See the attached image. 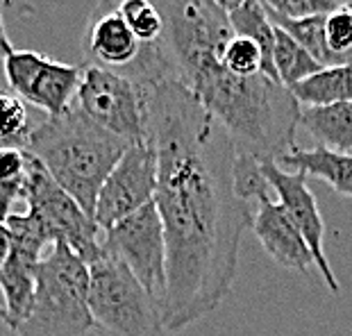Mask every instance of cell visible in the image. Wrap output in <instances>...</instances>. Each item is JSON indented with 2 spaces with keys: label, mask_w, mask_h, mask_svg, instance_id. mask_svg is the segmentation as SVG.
I'll return each instance as SVG.
<instances>
[{
  "label": "cell",
  "mask_w": 352,
  "mask_h": 336,
  "mask_svg": "<svg viewBox=\"0 0 352 336\" xmlns=\"http://www.w3.org/2000/svg\"><path fill=\"white\" fill-rule=\"evenodd\" d=\"M127 76V73H125ZM148 144L157 153L155 205L166 236V332L198 323L223 304L254 207L234 189V148L200 100L170 76L141 78Z\"/></svg>",
  "instance_id": "1"
},
{
  "label": "cell",
  "mask_w": 352,
  "mask_h": 336,
  "mask_svg": "<svg viewBox=\"0 0 352 336\" xmlns=\"http://www.w3.org/2000/svg\"><path fill=\"white\" fill-rule=\"evenodd\" d=\"M179 82L228 134L234 155L277 161L296 146L300 102L287 87L264 73L239 78L232 76L221 59H209Z\"/></svg>",
  "instance_id": "2"
},
{
  "label": "cell",
  "mask_w": 352,
  "mask_h": 336,
  "mask_svg": "<svg viewBox=\"0 0 352 336\" xmlns=\"http://www.w3.org/2000/svg\"><path fill=\"white\" fill-rule=\"evenodd\" d=\"M130 144L102 130L80 109L46 116L30 134L28 148L62 189L94 216L100 186Z\"/></svg>",
  "instance_id": "3"
},
{
  "label": "cell",
  "mask_w": 352,
  "mask_h": 336,
  "mask_svg": "<svg viewBox=\"0 0 352 336\" xmlns=\"http://www.w3.org/2000/svg\"><path fill=\"white\" fill-rule=\"evenodd\" d=\"M91 330L89 264L57 241L41 261L32 307L14 336H87Z\"/></svg>",
  "instance_id": "4"
},
{
  "label": "cell",
  "mask_w": 352,
  "mask_h": 336,
  "mask_svg": "<svg viewBox=\"0 0 352 336\" xmlns=\"http://www.w3.org/2000/svg\"><path fill=\"white\" fill-rule=\"evenodd\" d=\"M89 307L102 336H162L164 307L116 255L100 245L89 264Z\"/></svg>",
  "instance_id": "5"
},
{
  "label": "cell",
  "mask_w": 352,
  "mask_h": 336,
  "mask_svg": "<svg viewBox=\"0 0 352 336\" xmlns=\"http://www.w3.org/2000/svg\"><path fill=\"white\" fill-rule=\"evenodd\" d=\"M73 107L130 146L148 144L146 89L137 78L87 64Z\"/></svg>",
  "instance_id": "6"
},
{
  "label": "cell",
  "mask_w": 352,
  "mask_h": 336,
  "mask_svg": "<svg viewBox=\"0 0 352 336\" xmlns=\"http://www.w3.org/2000/svg\"><path fill=\"white\" fill-rule=\"evenodd\" d=\"M25 212L34 214L48 229L52 241H62L82 257L87 264L100 252V227L94 216H89L62 186H59L46 166L30 155L28 168V191H25Z\"/></svg>",
  "instance_id": "7"
},
{
  "label": "cell",
  "mask_w": 352,
  "mask_h": 336,
  "mask_svg": "<svg viewBox=\"0 0 352 336\" xmlns=\"http://www.w3.org/2000/svg\"><path fill=\"white\" fill-rule=\"evenodd\" d=\"M100 245L130 268L162 307L166 304V236L155 203L109 227L100 238Z\"/></svg>",
  "instance_id": "8"
},
{
  "label": "cell",
  "mask_w": 352,
  "mask_h": 336,
  "mask_svg": "<svg viewBox=\"0 0 352 336\" xmlns=\"http://www.w3.org/2000/svg\"><path fill=\"white\" fill-rule=\"evenodd\" d=\"M12 229L14 248L10 259L0 266V291L5 298L7 330L12 334L23 323L34 300L36 275L43 261V252L55 245L43 223L30 212H19L5 221Z\"/></svg>",
  "instance_id": "9"
},
{
  "label": "cell",
  "mask_w": 352,
  "mask_h": 336,
  "mask_svg": "<svg viewBox=\"0 0 352 336\" xmlns=\"http://www.w3.org/2000/svg\"><path fill=\"white\" fill-rule=\"evenodd\" d=\"M5 80L23 102L34 104L46 116H59L73 107L82 69L36 50H14L5 59Z\"/></svg>",
  "instance_id": "10"
},
{
  "label": "cell",
  "mask_w": 352,
  "mask_h": 336,
  "mask_svg": "<svg viewBox=\"0 0 352 336\" xmlns=\"http://www.w3.org/2000/svg\"><path fill=\"white\" fill-rule=\"evenodd\" d=\"M157 153L151 144H134L123 153L96 200L94 221L107 232L127 216L155 203Z\"/></svg>",
  "instance_id": "11"
},
{
  "label": "cell",
  "mask_w": 352,
  "mask_h": 336,
  "mask_svg": "<svg viewBox=\"0 0 352 336\" xmlns=\"http://www.w3.org/2000/svg\"><path fill=\"white\" fill-rule=\"evenodd\" d=\"M261 170H264L266 180L271 184L273 196H277V203L282 205L291 223L298 227V232L302 234L307 245H309L314 264H316L325 287L334 291V293H339V280H336L325 255V221L320 216L316 198L307 186V175L284 170L277 161H261Z\"/></svg>",
  "instance_id": "12"
},
{
  "label": "cell",
  "mask_w": 352,
  "mask_h": 336,
  "mask_svg": "<svg viewBox=\"0 0 352 336\" xmlns=\"http://www.w3.org/2000/svg\"><path fill=\"white\" fill-rule=\"evenodd\" d=\"M250 229L254 236L259 238L261 248L266 250V255L271 257L277 266L287 268V271L302 273L307 275L311 271L314 255L309 245L298 232V227L291 223L287 212L282 209L280 203H275L273 198H264L254 205V216Z\"/></svg>",
  "instance_id": "13"
},
{
  "label": "cell",
  "mask_w": 352,
  "mask_h": 336,
  "mask_svg": "<svg viewBox=\"0 0 352 336\" xmlns=\"http://www.w3.org/2000/svg\"><path fill=\"white\" fill-rule=\"evenodd\" d=\"M141 41L127 27L116 5H104L89 21L85 34V55L89 62L104 69H130L141 55Z\"/></svg>",
  "instance_id": "14"
},
{
  "label": "cell",
  "mask_w": 352,
  "mask_h": 336,
  "mask_svg": "<svg viewBox=\"0 0 352 336\" xmlns=\"http://www.w3.org/2000/svg\"><path fill=\"white\" fill-rule=\"evenodd\" d=\"M277 164L291 173H305L327 182L339 196L352 198V155L334 153L327 148H298L294 146L282 155Z\"/></svg>",
  "instance_id": "15"
},
{
  "label": "cell",
  "mask_w": 352,
  "mask_h": 336,
  "mask_svg": "<svg viewBox=\"0 0 352 336\" xmlns=\"http://www.w3.org/2000/svg\"><path fill=\"white\" fill-rule=\"evenodd\" d=\"M300 128L307 130L318 148L352 155V102L302 107Z\"/></svg>",
  "instance_id": "16"
},
{
  "label": "cell",
  "mask_w": 352,
  "mask_h": 336,
  "mask_svg": "<svg viewBox=\"0 0 352 336\" xmlns=\"http://www.w3.org/2000/svg\"><path fill=\"white\" fill-rule=\"evenodd\" d=\"M300 107H325L336 102H352V62L325 66L307 80L289 89Z\"/></svg>",
  "instance_id": "17"
},
{
  "label": "cell",
  "mask_w": 352,
  "mask_h": 336,
  "mask_svg": "<svg viewBox=\"0 0 352 336\" xmlns=\"http://www.w3.org/2000/svg\"><path fill=\"white\" fill-rule=\"evenodd\" d=\"M230 25L234 30V34L252 39L259 46L261 55H264V76L271 80H277V71L273 64V52H275V25L271 16H268L266 7L261 0H245L241 7H236L234 12H230Z\"/></svg>",
  "instance_id": "18"
},
{
  "label": "cell",
  "mask_w": 352,
  "mask_h": 336,
  "mask_svg": "<svg viewBox=\"0 0 352 336\" xmlns=\"http://www.w3.org/2000/svg\"><path fill=\"white\" fill-rule=\"evenodd\" d=\"M30 153L19 148L0 150V221L19 214V205H25Z\"/></svg>",
  "instance_id": "19"
},
{
  "label": "cell",
  "mask_w": 352,
  "mask_h": 336,
  "mask_svg": "<svg viewBox=\"0 0 352 336\" xmlns=\"http://www.w3.org/2000/svg\"><path fill=\"white\" fill-rule=\"evenodd\" d=\"M273 64L277 71V80L282 87H296L298 82L307 80L314 73H318L320 66L309 52H307L294 36L284 32L282 27L275 25V52H273Z\"/></svg>",
  "instance_id": "20"
},
{
  "label": "cell",
  "mask_w": 352,
  "mask_h": 336,
  "mask_svg": "<svg viewBox=\"0 0 352 336\" xmlns=\"http://www.w3.org/2000/svg\"><path fill=\"white\" fill-rule=\"evenodd\" d=\"M268 16H271L273 25L282 27L284 32L294 36V39L300 43V46L309 52L323 69L325 66H341L325 43V16L327 14H318V16H307V19H284V16H277L273 12H268Z\"/></svg>",
  "instance_id": "21"
},
{
  "label": "cell",
  "mask_w": 352,
  "mask_h": 336,
  "mask_svg": "<svg viewBox=\"0 0 352 336\" xmlns=\"http://www.w3.org/2000/svg\"><path fill=\"white\" fill-rule=\"evenodd\" d=\"M34 125L30 123L25 102L16 93L0 89V150L19 148L25 150Z\"/></svg>",
  "instance_id": "22"
},
{
  "label": "cell",
  "mask_w": 352,
  "mask_h": 336,
  "mask_svg": "<svg viewBox=\"0 0 352 336\" xmlns=\"http://www.w3.org/2000/svg\"><path fill=\"white\" fill-rule=\"evenodd\" d=\"M127 27L141 41V46H151L160 41L164 32V19L153 0H121L116 5Z\"/></svg>",
  "instance_id": "23"
},
{
  "label": "cell",
  "mask_w": 352,
  "mask_h": 336,
  "mask_svg": "<svg viewBox=\"0 0 352 336\" xmlns=\"http://www.w3.org/2000/svg\"><path fill=\"white\" fill-rule=\"evenodd\" d=\"M221 64L239 78H252L264 71V55L252 39L234 34L221 52Z\"/></svg>",
  "instance_id": "24"
},
{
  "label": "cell",
  "mask_w": 352,
  "mask_h": 336,
  "mask_svg": "<svg viewBox=\"0 0 352 336\" xmlns=\"http://www.w3.org/2000/svg\"><path fill=\"white\" fill-rule=\"evenodd\" d=\"M261 3L268 12L284 19L318 16V14H329L339 7L334 0H261Z\"/></svg>",
  "instance_id": "25"
},
{
  "label": "cell",
  "mask_w": 352,
  "mask_h": 336,
  "mask_svg": "<svg viewBox=\"0 0 352 336\" xmlns=\"http://www.w3.org/2000/svg\"><path fill=\"white\" fill-rule=\"evenodd\" d=\"M12 248H14L12 229H10V225H7V223L0 221V266H3L7 259H10Z\"/></svg>",
  "instance_id": "26"
},
{
  "label": "cell",
  "mask_w": 352,
  "mask_h": 336,
  "mask_svg": "<svg viewBox=\"0 0 352 336\" xmlns=\"http://www.w3.org/2000/svg\"><path fill=\"white\" fill-rule=\"evenodd\" d=\"M14 52V46H12V41H10V36H7V30H5V21H3V10H0V59H5L10 57Z\"/></svg>",
  "instance_id": "27"
},
{
  "label": "cell",
  "mask_w": 352,
  "mask_h": 336,
  "mask_svg": "<svg viewBox=\"0 0 352 336\" xmlns=\"http://www.w3.org/2000/svg\"><path fill=\"white\" fill-rule=\"evenodd\" d=\"M214 3L219 5L221 10H226V12L230 14V12H234L236 7H241V5L245 3V0H214Z\"/></svg>",
  "instance_id": "28"
},
{
  "label": "cell",
  "mask_w": 352,
  "mask_h": 336,
  "mask_svg": "<svg viewBox=\"0 0 352 336\" xmlns=\"http://www.w3.org/2000/svg\"><path fill=\"white\" fill-rule=\"evenodd\" d=\"M334 3L339 5V7H346V10L352 12V0H334Z\"/></svg>",
  "instance_id": "29"
},
{
  "label": "cell",
  "mask_w": 352,
  "mask_h": 336,
  "mask_svg": "<svg viewBox=\"0 0 352 336\" xmlns=\"http://www.w3.org/2000/svg\"><path fill=\"white\" fill-rule=\"evenodd\" d=\"M7 320V311H5V307H0V323H5Z\"/></svg>",
  "instance_id": "30"
},
{
  "label": "cell",
  "mask_w": 352,
  "mask_h": 336,
  "mask_svg": "<svg viewBox=\"0 0 352 336\" xmlns=\"http://www.w3.org/2000/svg\"><path fill=\"white\" fill-rule=\"evenodd\" d=\"M109 3H111V5H118V3H121V0H109Z\"/></svg>",
  "instance_id": "31"
},
{
  "label": "cell",
  "mask_w": 352,
  "mask_h": 336,
  "mask_svg": "<svg viewBox=\"0 0 352 336\" xmlns=\"http://www.w3.org/2000/svg\"><path fill=\"white\" fill-rule=\"evenodd\" d=\"M100 3H102V5H111V3H109V0H100Z\"/></svg>",
  "instance_id": "32"
}]
</instances>
